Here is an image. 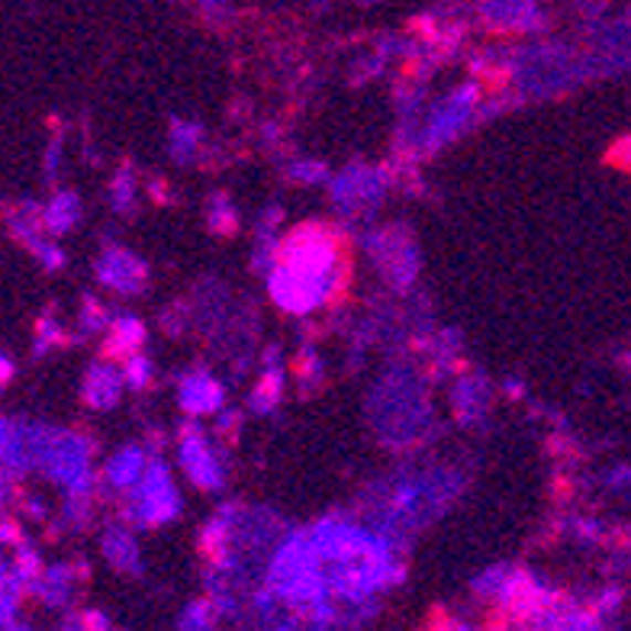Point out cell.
<instances>
[{
  "instance_id": "cell-1",
  "label": "cell",
  "mask_w": 631,
  "mask_h": 631,
  "mask_svg": "<svg viewBox=\"0 0 631 631\" xmlns=\"http://www.w3.org/2000/svg\"><path fill=\"white\" fill-rule=\"evenodd\" d=\"M333 242L323 239L319 232H299L291 242V252L284 259V271H287V284H277V294L294 291V297L287 299L291 306L306 309L316 299L323 297V291H329V277L335 274Z\"/></svg>"
},
{
  "instance_id": "cell-2",
  "label": "cell",
  "mask_w": 631,
  "mask_h": 631,
  "mask_svg": "<svg viewBox=\"0 0 631 631\" xmlns=\"http://www.w3.org/2000/svg\"><path fill=\"white\" fill-rule=\"evenodd\" d=\"M10 577H13V574H10V567H7V564H3V557H0V587H7V583H10Z\"/></svg>"
},
{
  "instance_id": "cell-3",
  "label": "cell",
  "mask_w": 631,
  "mask_h": 631,
  "mask_svg": "<svg viewBox=\"0 0 631 631\" xmlns=\"http://www.w3.org/2000/svg\"><path fill=\"white\" fill-rule=\"evenodd\" d=\"M0 631H30V629H23V625H13V622H10V625H3Z\"/></svg>"
}]
</instances>
